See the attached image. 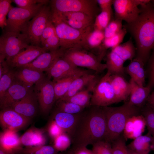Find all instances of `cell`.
<instances>
[{
    "label": "cell",
    "instance_id": "1",
    "mask_svg": "<svg viewBox=\"0 0 154 154\" xmlns=\"http://www.w3.org/2000/svg\"><path fill=\"white\" fill-rule=\"evenodd\" d=\"M139 9L140 12L137 18L132 23H125L123 27L134 40L135 57L141 59L145 64L154 48V7L150 1L140 5Z\"/></svg>",
    "mask_w": 154,
    "mask_h": 154
},
{
    "label": "cell",
    "instance_id": "2",
    "mask_svg": "<svg viewBox=\"0 0 154 154\" xmlns=\"http://www.w3.org/2000/svg\"><path fill=\"white\" fill-rule=\"evenodd\" d=\"M90 106L87 111L81 113L70 137L73 147H86L104 140L106 124L102 108Z\"/></svg>",
    "mask_w": 154,
    "mask_h": 154
},
{
    "label": "cell",
    "instance_id": "3",
    "mask_svg": "<svg viewBox=\"0 0 154 154\" xmlns=\"http://www.w3.org/2000/svg\"><path fill=\"white\" fill-rule=\"evenodd\" d=\"M102 107L106 124L104 140L111 144L122 135L128 118L140 114L141 109L130 104L128 102L119 106Z\"/></svg>",
    "mask_w": 154,
    "mask_h": 154
},
{
    "label": "cell",
    "instance_id": "4",
    "mask_svg": "<svg viewBox=\"0 0 154 154\" xmlns=\"http://www.w3.org/2000/svg\"><path fill=\"white\" fill-rule=\"evenodd\" d=\"M50 18L60 40V48L64 50L75 47L83 48L88 35L94 29L93 25L83 30L76 29L56 16L51 14Z\"/></svg>",
    "mask_w": 154,
    "mask_h": 154
},
{
    "label": "cell",
    "instance_id": "5",
    "mask_svg": "<svg viewBox=\"0 0 154 154\" xmlns=\"http://www.w3.org/2000/svg\"><path fill=\"white\" fill-rule=\"evenodd\" d=\"M105 55H96L81 47L65 50L62 56L74 66L87 68L97 73L107 69L106 64L101 61Z\"/></svg>",
    "mask_w": 154,
    "mask_h": 154
},
{
    "label": "cell",
    "instance_id": "6",
    "mask_svg": "<svg viewBox=\"0 0 154 154\" xmlns=\"http://www.w3.org/2000/svg\"><path fill=\"white\" fill-rule=\"evenodd\" d=\"M97 4L96 0H52L50 1L52 13L81 12L94 19L99 14L100 10Z\"/></svg>",
    "mask_w": 154,
    "mask_h": 154
},
{
    "label": "cell",
    "instance_id": "7",
    "mask_svg": "<svg viewBox=\"0 0 154 154\" xmlns=\"http://www.w3.org/2000/svg\"><path fill=\"white\" fill-rule=\"evenodd\" d=\"M39 3L30 8L12 7L8 14L5 31L22 33L28 22L44 5Z\"/></svg>",
    "mask_w": 154,
    "mask_h": 154
},
{
    "label": "cell",
    "instance_id": "8",
    "mask_svg": "<svg viewBox=\"0 0 154 154\" xmlns=\"http://www.w3.org/2000/svg\"><path fill=\"white\" fill-rule=\"evenodd\" d=\"M30 44V41L25 34L4 31L0 37V54L8 61Z\"/></svg>",
    "mask_w": 154,
    "mask_h": 154
},
{
    "label": "cell",
    "instance_id": "9",
    "mask_svg": "<svg viewBox=\"0 0 154 154\" xmlns=\"http://www.w3.org/2000/svg\"><path fill=\"white\" fill-rule=\"evenodd\" d=\"M51 15L50 7L45 4L28 23L22 33L27 36L31 45L40 46L42 34Z\"/></svg>",
    "mask_w": 154,
    "mask_h": 154
},
{
    "label": "cell",
    "instance_id": "10",
    "mask_svg": "<svg viewBox=\"0 0 154 154\" xmlns=\"http://www.w3.org/2000/svg\"><path fill=\"white\" fill-rule=\"evenodd\" d=\"M110 75L107 72L95 85L92 91L90 106L104 107L118 102L110 82Z\"/></svg>",
    "mask_w": 154,
    "mask_h": 154
},
{
    "label": "cell",
    "instance_id": "11",
    "mask_svg": "<svg viewBox=\"0 0 154 154\" xmlns=\"http://www.w3.org/2000/svg\"><path fill=\"white\" fill-rule=\"evenodd\" d=\"M34 91L41 112L48 114L55 102L54 83L50 78L46 77L35 85Z\"/></svg>",
    "mask_w": 154,
    "mask_h": 154
},
{
    "label": "cell",
    "instance_id": "12",
    "mask_svg": "<svg viewBox=\"0 0 154 154\" xmlns=\"http://www.w3.org/2000/svg\"><path fill=\"white\" fill-rule=\"evenodd\" d=\"M150 0H113L115 19L124 21L129 23L138 16L140 9L138 6L145 4Z\"/></svg>",
    "mask_w": 154,
    "mask_h": 154
},
{
    "label": "cell",
    "instance_id": "13",
    "mask_svg": "<svg viewBox=\"0 0 154 154\" xmlns=\"http://www.w3.org/2000/svg\"><path fill=\"white\" fill-rule=\"evenodd\" d=\"M31 120V118L24 116L11 108L0 111V124L4 130H10L17 132L27 126Z\"/></svg>",
    "mask_w": 154,
    "mask_h": 154
},
{
    "label": "cell",
    "instance_id": "14",
    "mask_svg": "<svg viewBox=\"0 0 154 154\" xmlns=\"http://www.w3.org/2000/svg\"><path fill=\"white\" fill-rule=\"evenodd\" d=\"M62 57L56 59L46 72L47 76L53 78V82L74 75L82 71Z\"/></svg>",
    "mask_w": 154,
    "mask_h": 154
},
{
    "label": "cell",
    "instance_id": "15",
    "mask_svg": "<svg viewBox=\"0 0 154 154\" xmlns=\"http://www.w3.org/2000/svg\"><path fill=\"white\" fill-rule=\"evenodd\" d=\"M48 51L44 47L31 44L6 61L11 68H17L30 63L41 54Z\"/></svg>",
    "mask_w": 154,
    "mask_h": 154
},
{
    "label": "cell",
    "instance_id": "16",
    "mask_svg": "<svg viewBox=\"0 0 154 154\" xmlns=\"http://www.w3.org/2000/svg\"><path fill=\"white\" fill-rule=\"evenodd\" d=\"M32 89L16 80L15 78L12 84L3 97L0 99V106L2 110L11 108L15 103L19 101Z\"/></svg>",
    "mask_w": 154,
    "mask_h": 154
},
{
    "label": "cell",
    "instance_id": "17",
    "mask_svg": "<svg viewBox=\"0 0 154 154\" xmlns=\"http://www.w3.org/2000/svg\"><path fill=\"white\" fill-rule=\"evenodd\" d=\"M64 51L60 48L57 50L44 53L32 62L23 67L41 72H46L56 59L62 56Z\"/></svg>",
    "mask_w": 154,
    "mask_h": 154
},
{
    "label": "cell",
    "instance_id": "18",
    "mask_svg": "<svg viewBox=\"0 0 154 154\" xmlns=\"http://www.w3.org/2000/svg\"><path fill=\"white\" fill-rule=\"evenodd\" d=\"M38 101L33 89L25 97L14 104L11 108L24 116L31 119L37 113Z\"/></svg>",
    "mask_w": 154,
    "mask_h": 154
},
{
    "label": "cell",
    "instance_id": "19",
    "mask_svg": "<svg viewBox=\"0 0 154 154\" xmlns=\"http://www.w3.org/2000/svg\"><path fill=\"white\" fill-rule=\"evenodd\" d=\"M146 126L145 118L142 114L131 116L125 124L123 135L126 140L134 139L142 135Z\"/></svg>",
    "mask_w": 154,
    "mask_h": 154
},
{
    "label": "cell",
    "instance_id": "20",
    "mask_svg": "<svg viewBox=\"0 0 154 154\" xmlns=\"http://www.w3.org/2000/svg\"><path fill=\"white\" fill-rule=\"evenodd\" d=\"M17 132L6 130L1 133L0 149L12 154L20 153L23 148Z\"/></svg>",
    "mask_w": 154,
    "mask_h": 154
},
{
    "label": "cell",
    "instance_id": "21",
    "mask_svg": "<svg viewBox=\"0 0 154 154\" xmlns=\"http://www.w3.org/2000/svg\"><path fill=\"white\" fill-rule=\"evenodd\" d=\"M81 113L72 114L56 110L52 116L58 125L70 137L80 116Z\"/></svg>",
    "mask_w": 154,
    "mask_h": 154
},
{
    "label": "cell",
    "instance_id": "22",
    "mask_svg": "<svg viewBox=\"0 0 154 154\" xmlns=\"http://www.w3.org/2000/svg\"><path fill=\"white\" fill-rule=\"evenodd\" d=\"M15 70V79L26 86H32L45 77L43 72L28 68L22 67Z\"/></svg>",
    "mask_w": 154,
    "mask_h": 154
},
{
    "label": "cell",
    "instance_id": "23",
    "mask_svg": "<svg viewBox=\"0 0 154 154\" xmlns=\"http://www.w3.org/2000/svg\"><path fill=\"white\" fill-rule=\"evenodd\" d=\"M129 82L131 90L129 100L128 102L130 104L141 108L147 101L151 89L147 86L139 85L131 78Z\"/></svg>",
    "mask_w": 154,
    "mask_h": 154
},
{
    "label": "cell",
    "instance_id": "24",
    "mask_svg": "<svg viewBox=\"0 0 154 154\" xmlns=\"http://www.w3.org/2000/svg\"><path fill=\"white\" fill-rule=\"evenodd\" d=\"M110 79L118 102L126 100L131 92L130 83L123 76L119 75H110Z\"/></svg>",
    "mask_w": 154,
    "mask_h": 154
},
{
    "label": "cell",
    "instance_id": "25",
    "mask_svg": "<svg viewBox=\"0 0 154 154\" xmlns=\"http://www.w3.org/2000/svg\"><path fill=\"white\" fill-rule=\"evenodd\" d=\"M44 130L35 127L31 128L20 137L23 146L25 147L44 145L46 142Z\"/></svg>",
    "mask_w": 154,
    "mask_h": 154
},
{
    "label": "cell",
    "instance_id": "26",
    "mask_svg": "<svg viewBox=\"0 0 154 154\" xmlns=\"http://www.w3.org/2000/svg\"><path fill=\"white\" fill-rule=\"evenodd\" d=\"M92 70L84 69L74 75L53 82L55 93V100L63 97L68 92L72 82L76 78L87 74L92 73Z\"/></svg>",
    "mask_w": 154,
    "mask_h": 154
},
{
    "label": "cell",
    "instance_id": "27",
    "mask_svg": "<svg viewBox=\"0 0 154 154\" xmlns=\"http://www.w3.org/2000/svg\"><path fill=\"white\" fill-rule=\"evenodd\" d=\"M144 64L142 60L135 57L125 67V71L130 76L131 78L140 86H144L145 82Z\"/></svg>",
    "mask_w": 154,
    "mask_h": 154
},
{
    "label": "cell",
    "instance_id": "28",
    "mask_svg": "<svg viewBox=\"0 0 154 154\" xmlns=\"http://www.w3.org/2000/svg\"><path fill=\"white\" fill-rule=\"evenodd\" d=\"M98 78L92 73L86 74L76 78L72 82L66 93L60 99H65L72 96Z\"/></svg>",
    "mask_w": 154,
    "mask_h": 154
},
{
    "label": "cell",
    "instance_id": "29",
    "mask_svg": "<svg viewBox=\"0 0 154 154\" xmlns=\"http://www.w3.org/2000/svg\"><path fill=\"white\" fill-rule=\"evenodd\" d=\"M153 137L148 132L141 135L131 142L127 147L128 149L139 154H149L152 150Z\"/></svg>",
    "mask_w": 154,
    "mask_h": 154
},
{
    "label": "cell",
    "instance_id": "30",
    "mask_svg": "<svg viewBox=\"0 0 154 154\" xmlns=\"http://www.w3.org/2000/svg\"><path fill=\"white\" fill-rule=\"evenodd\" d=\"M99 79L98 78L87 86L86 89L78 92L72 96L66 99H61L73 103L84 108L90 106L92 95L90 92H92Z\"/></svg>",
    "mask_w": 154,
    "mask_h": 154
},
{
    "label": "cell",
    "instance_id": "31",
    "mask_svg": "<svg viewBox=\"0 0 154 154\" xmlns=\"http://www.w3.org/2000/svg\"><path fill=\"white\" fill-rule=\"evenodd\" d=\"M124 62L116 53L111 50L107 55L106 63L107 72L111 75L117 74L122 76L124 74Z\"/></svg>",
    "mask_w": 154,
    "mask_h": 154
},
{
    "label": "cell",
    "instance_id": "32",
    "mask_svg": "<svg viewBox=\"0 0 154 154\" xmlns=\"http://www.w3.org/2000/svg\"><path fill=\"white\" fill-rule=\"evenodd\" d=\"M125 62L127 60L132 61L136 56V50L131 37L127 41L111 49Z\"/></svg>",
    "mask_w": 154,
    "mask_h": 154
},
{
    "label": "cell",
    "instance_id": "33",
    "mask_svg": "<svg viewBox=\"0 0 154 154\" xmlns=\"http://www.w3.org/2000/svg\"><path fill=\"white\" fill-rule=\"evenodd\" d=\"M104 38L103 31L94 29L88 35L83 48L88 50L95 48L99 49Z\"/></svg>",
    "mask_w": 154,
    "mask_h": 154
},
{
    "label": "cell",
    "instance_id": "34",
    "mask_svg": "<svg viewBox=\"0 0 154 154\" xmlns=\"http://www.w3.org/2000/svg\"><path fill=\"white\" fill-rule=\"evenodd\" d=\"M112 9L101 11L95 18L94 29L104 31L112 20Z\"/></svg>",
    "mask_w": 154,
    "mask_h": 154
},
{
    "label": "cell",
    "instance_id": "35",
    "mask_svg": "<svg viewBox=\"0 0 154 154\" xmlns=\"http://www.w3.org/2000/svg\"><path fill=\"white\" fill-rule=\"evenodd\" d=\"M141 113L145 118L148 132L153 137L152 147L154 151V109L147 105L141 108Z\"/></svg>",
    "mask_w": 154,
    "mask_h": 154
},
{
    "label": "cell",
    "instance_id": "36",
    "mask_svg": "<svg viewBox=\"0 0 154 154\" xmlns=\"http://www.w3.org/2000/svg\"><path fill=\"white\" fill-rule=\"evenodd\" d=\"M56 110L70 114H78L82 113L85 108L73 103L59 99L56 102Z\"/></svg>",
    "mask_w": 154,
    "mask_h": 154
},
{
    "label": "cell",
    "instance_id": "37",
    "mask_svg": "<svg viewBox=\"0 0 154 154\" xmlns=\"http://www.w3.org/2000/svg\"><path fill=\"white\" fill-rule=\"evenodd\" d=\"M127 33L126 29L123 27L118 33L113 36L108 38H105L101 44V48L106 50L108 48H114L121 44L125 35Z\"/></svg>",
    "mask_w": 154,
    "mask_h": 154
},
{
    "label": "cell",
    "instance_id": "38",
    "mask_svg": "<svg viewBox=\"0 0 154 154\" xmlns=\"http://www.w3.org/2000/svg\"><path fill=\"white\" fill-rule=\"evenodd\" d=\"M61 19H70L87 22L94 24V18L84 13L79 12H69L56 13H51Z\"/></svg>",
    "mask_w": 154,
    "mask_h": 154
},
{
    "label": "cell",
    "instance_id": "39",
    "mask_svg": "<svg viewBox=\"0 0 154 154\" xmlns=\"http://www.w3.org/2000/svg\"><path fill=\"white\" fill-rule=\"evenodd\" d=\"M58 151L53 145H42L23 148L22 154H57Z\"/></svg>",
    "mask_w": 154,
    "mask_h": 154
},
{
    "label": "cell",
    "instance_id": "40",
    "mask_svg": "<svg viewBox=\"0 0 154 154\" xmlns=\"http://www.w3.org/2000/svg\"><path fill=\"white\" fill-rule=\"evenodd\" d=\"M15 70L11 68L0 78V99L4 96L15 79Z\"/></svg>",
    "mask_w": 154,
    "mask_h": 154
},
{
    "label": "cell",
    "instance_id": "41",
    "mask_svg": "<svg viewBox=\"0 0 154 154\" xmlns=\"http://www.w3.org/2000/svg\"><path fill=\"white\" fill-rule=\"evenodd\" d=\"M71 143L70 137L66 133H64L54 139L53 146L58 152L66 150Z\"/></svg>",
    "mask_w": 154,
    "mask_h": 154
},
{
    "label": "cell",
    "instance_id": "42",
    "mask_svg": "<svg viewBox=\"0 0 154 154\" xmlns=\"http://www.w3.org/2000/svg\"><path fill=\"white\" fill-rule=\"evenodd\" d=\"M122 21L112 19L104 30L105 38H110L119 32L123 28Z\"/></svg>",
    "mask_w": 154,
    "mask_h": 154
},
{
    "label": "cell",
    "instance_id": "43",
    "mask_svg": "<svg viewBox=\"0 0 154 154\" xmlns=\"http://www.w3.org/2000/svg\"><path fill=\"white\" fill-rule=\"evenodd\" d=\"M126 141L121 135L111 143L113 154H129Z\"/></svg>",
    "mask_w": 154,
    "mask_h": 154
},
{
    "label": "cell",
    "instance_id": "44",
    "mask_svg": "<svg viewBox=\"0 0 154 154\" xmlns=\"http://www.w3.org/2000/svg\"><path fill=\"white\" fill-rule=\"evenodd\" d=\"M12 2L10 0H0V27L3 29L6 26V16L12 7Z\"/></svg>",
    "mask_w": 154,
    "mask_h": 154
},
{
    "label": "cell",
    "instance_id": "45",
    "mask_svg": "<svg viewBox=\"0 0 154 154\" xmlns=\"http://www.w3.org/2000/svg\"><path fill=\"white\" fill-rule=\"evenodd\" d=\"M92 145V150L94 154H113L111 144L102 140Z\"/></svg>",
    "mask_w": 154,
    "mask_h": 154
},
{
    "label": "cell",
    "instance_id": "46",
    "mask_svg": "<svg viewBox=\"0 0 154 154\" xmlns=\"http://www.w3.org/2000/svg\"><path fill=\"white\" fill-rule=\"evenodd\" d=\"M41 45L48 51L57 50L60 48V40L56 34L47 39Z\"/></svg>",
    "mask_w": 154,
    "mask_h": 154
},
{
    "label": "cell",
    "instance_id": "47",
    "mask_svg": "<svg viewBox=\"0 0 154 154\" xmlns=\"http://www.w3.org/2000/svg\"><path fill=\"white\" fill-rule=\"evenodd\" d=\"M12 2L21 8L27 9L32 7L37 4L43 3L47 4L49 1L46 0H13Z\"/></svg>",
    "mask_w": 154,
    "mask_h": 154
},
{
    "label": "cell",
    "instance_id": "48",
    "mask_svg": "<svg viewBox=\"0 0 154 154\" xmlns=\"http://www.w3.org/2000/svg\"><path fill=\"white\" fill-rule=\"evenodd\" d=\"M47 131L50 137L53 140L59 135L65 133L53 119L48 123Z\"/></svg>",
    "mask_w": 154,
    "mask_h": 154
},
{
    "label": "cell",
    "instance_id": "49",
    "mask_svg": "<svg viewBox=\"0 0 154 154\" xmlns=\"http://www.w3.org/2000/svg\"><path fill=\"white\" fill-rule=\"evenodd\" d=\"M56 34L55 28L50 17L42 34L40 37L41 44L47 39Z\"/></svg>",
    "mask_w": 154,
    "mask_h": 154
},
{
    "label": "cell",
    "instance_id": "50",
    "mask_svg": "<svg viewBox=\"0 0 154 154\" xmlns=\"http://www.w3.org/2000/svg\"><path fill=\"white\" fill-rule=\"evenodd\" d=\"M152 54L149 59V82L147 85L151 89L154 87V48Z\"/></svg>",
    "mask_w": 154,
    "mask_h": 154
},
{
    "label": "cell",
    "instance_id": "51",
    "mask_svg": "<svg viewBox=\"0 0 154 154\" xmlns=\"http://www.w3.org/2000/svg\"><path fill=\"white\" fill-rule=\"evenodd\" d=\"M3 56L0 54V78L11 68Z\"/></svg>",
    "mask_w": 154,
    "mask_h": 154
},
{
    "label": "cell",
    "instance_id": "52",
    "mask_svg": "<svg viewBox=\"0 0 154 154\" xmlns=\"http://www.w3.org/2000/svg\"><path fill=\"white\" fill-rule=\"evenodd\" d=\"M101 11L112 9L113 0H96Z\"/></svg>",
    "mask_w": 154,
    "mask_h": 154
},
{
    "label": "cell",
    "instance_id": "53",
    "mask_svg": "<svg viewBox=\"0 0 154 154\" xmlns=\"http://www.w3.org/2000/svg\"><path fill=\"white\" fill-rule=\"evenodd\" d=\"M72 151L73 154H94L92 150H90L86 147L84 146L73 147Z\"/></svg>",
    "mask_w": 154,
    "mask_h": 154
},
{
    "label": "cell",
    "instance_id": "54",
    "mask_svg": "<svg viewBox=\"0 0 154 154\" xmlns=\"http://www.w3.org/2000/svg\"><path fill=\"white\" fill-rule=\"evenodd\" d=\"M147 105L154 108V90L149 95L147 100Z\"/></svg>",
    "mask_w": 154,
    "mask_h": 154
},
{
    "label": "cell",
    "instance_id": "55",
    "mask_svg": "<svg viewBox=\"0 0 154 154\" xmlns=\"http://www.w3.org/2000/svg\"><path fill=\"white\" fill-rule=\"evenodd\" d=\"M0 154H12L10 153L0 149Z\"/></svg>",
    "mask_w": 154,
    "mask_h": 154
},
{
    "label": "cell",
    "instance_id": "56",
    "mask_svg": "<svg viewBox=\"0 0 154 154\" xmlns=\"http://www.w3.org/2000/svg\"><path fill=\"white\" fill-rule=\"evenodd\" d=\"M129 154H139L128 149Z\"/></svg>",
    "mask_w": 154,
    "mask_h": 154
},
{
    "label": "cell",
    "instance_id": "57",
    "mask_svg": "<svg viewBox=\"0 0 154 154\" xmlns=\"http://www.w3.org/2000/svg\"><path fill=\"white\" fill-rule=\"evenodd\" d=\"M151 2L152 5L154 7V0H151Z\"/></svg>",
    "mask_w": 154,
    "mask_h": 154
},
{
    "label": "cell",
    "instance_id": "58",
    "mask_svg": "<svg viewBox=\"0 0 154 154\" xmlns=\"http://www.w3.org/2000/svg\"><path fill=\"white\" fill-rule=\"evenodd\" d=\"M67 154H73L72 151H70Z\"/></svg>",
    "mask_w": 154,
    "mask_h": 154
},
{
    "label": "cell",
    "instance_id": "59",
    "mask_svg": "<svg viewBox=\"0 0 154 154\" xmlns=\"http://www.w3.org/2000/svg\"></svg>",
    "mask_w": 154,
    "mask_h": 154
}]
</instances>
